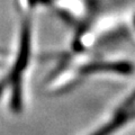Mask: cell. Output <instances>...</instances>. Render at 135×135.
Segmentation results:
<instances>
[{
	"mask_svg": "<svg viewBox=\"0 0 135 135\" xmlns=\"http://www.w3.org/2000/svg\"><path fill=\"white\" fill-rule=\"evenodd\" d=\"M135 116V92L133 95L127 98L124 104L117 109L115 114L110 120L107 124H105L103 127H100L98 131L92 134V135H110L114 132H116L117 129H119L125 123H127Z\"/></svg>",
	"mask_w": 135,
	"mask_h": 135,
	"instance_id": "obj_1",
	"label": "cell"
}]
</instances>
